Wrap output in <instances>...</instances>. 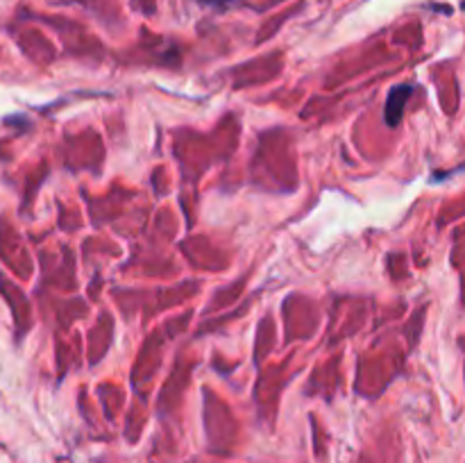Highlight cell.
<instances>
[{
  "mask_svg": "<svg viewBox=\"0 0 465 463\" xmlns=\"http://www.w3.org/2000/svg\"><path fill=\"white\" fill-rule=\"evenodd\" d=\"M411 95H414V86H409V85H400V86H393V89H390L388 100H386V107H384V119L390 128L402 121L405 104Z\"/></svg>",
  "mask_w": 465,
  "mask_h": 463,
  "instance_id": "1",
  "label": "cell"
},
{
  "mask_svg": "<svg viewBox=\"0 0 465 463\" xmlns=\"http://www.w3.org/2000/svg\"><path fill=\"white\" fill-rule=\"evenodd\" d=\"M203 5H227V3H234V0H200Z\"/></svg>",
  "mask_w": 465,
  "mask_h": 463,
  "instance_id": "2",
  "label": "cell"
}]
</instances>
